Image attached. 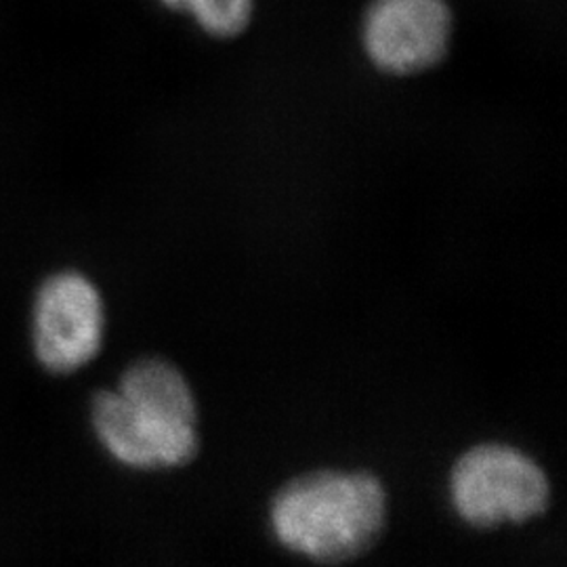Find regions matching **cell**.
Masks as SVG:
<instances>
[{"mask_svg":"<svg viewBox=\"0 0 567 567\" xmlns=\"http://www.w3.org/2000/svg\"><path fill=\"white\" fill-rule=\"evenodd\" d=\"M389 519L383 480L368 468H313L286 482L267 507L276 543L311 564L339 566L374 547Z\"/></svg>","mask_w":567,"mask_h":567,"instance_id":"cell-2","label":"cell"},{"mask_svg":"<svg viewBox=\"0 0 567 567\" xmlns=\"http://www.w3.org/2000/svg\"><path fill=\"white\" fill-rule=\"evenodd\" d=\"M91 423L103 450L133 471H173L200 452V412L182 368L147 355L122 372L116 389L97 391Z\"/></svg>","mask_w":567,"mask_h":567,"instance_id":"cell-1","label":"cell"},{"mask_svg":"<svg viewBox=\"0 0 567 567\" xmlns=\"http://www.w3.org/2000/svg\"><path fill=\"white\" fill-rule=\"evenodd\" d=\"M450 34L446 0H374L365 11V53L389 74H416L440 63Z\"/></svg>","mask_w":567,"mask_h":567,"instance_id":"cell-5","label":"cell"},{"mask_svg":"<svg viewBox=\"0 0 567 567\" xmlns=\"http://www.w3.org/2000/svg\"><path fill=\"white\" fill-rule=\"evenodd\" d=\"M447 501L468 527L519 526L550 505V482L526 450L505 442H484L465 450L450 468Z\"/></svg>","mask_w":567,"mask_h":567,"instance_id":"cell-3","label":"cell"},{"mask_svg":"<svg viewBox=\"0 0 567 567\" xmlns=\"http://www.w3.org/2000/svg\"><path fill=\"white\" fill-rule=\"evenodd\" d=\"M103 337L102 292L84 274L65 269L41 284L32 307V344L49 372L70 374L91 364Z\"/></svg>","mask_w":567,"mask_h":567,"instance_id":"cell-4","label":"cell"},{"mask_svg":"<svg viewBox=\"0 0 567 567\" xmlns=\"http://www.w3.org/2000/svg\"><path fill=\"white\" fill-rule=\"evenodd\" d=\"M173 11H187L204 32L229 39L240 34L252 16V0H161Z\"/></svg>","mask_w":567,"mask_h":567,"instance_id":"cell-6","label":"cell"}]
</instances>
